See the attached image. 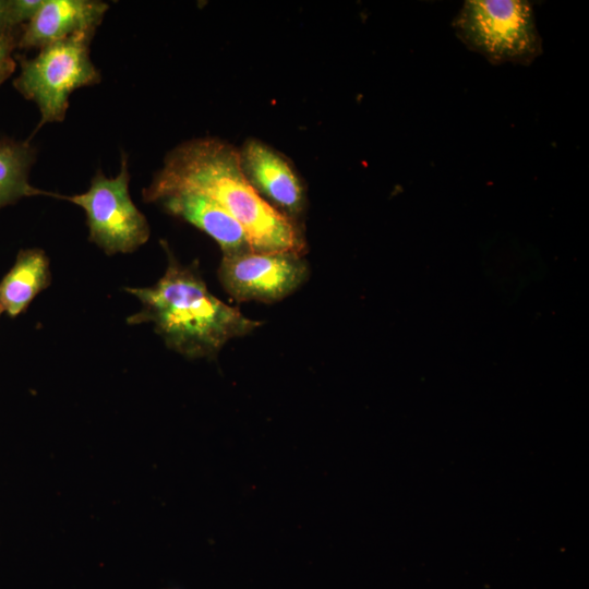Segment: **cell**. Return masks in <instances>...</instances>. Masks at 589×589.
<instances>
[{
	"label": "cell",
	"mask_w": 589,
	"mask_h": 589,
	"mask_svg": "<svg viewBox=\"0 0 589 589\" xmlns=\"http://www.w3.org/2000/svg\"><path fill=\"white\" fill-rule=\"evenodd\" d=\"M151 184L200 191L224 207L244 229L255 252L304 253L296 220L265 202L245 179L238 148L217 137H195L168 152Z\"/></svg>",
	"instance_id": "obj_1"
},
{
	"label": "cell",
	"mask_w": 589,
	"mask_h": 589,
	"mask_svg": "<svg viewBox=\"0 0 589 589\" xmlns=\"http://www.w3.org/2000/svg\"><path fill=\"white\" fill-rule=\"evenodd\" d=\"M109 4L100 0H44L34 17L22 26L17 49L44 46L81 32H95Z\"/></svg>",
	"instance_id": "obj_9"
},
{
	"label": "cell",
	"mask_w": 589,
	"mask_h": 589,
	"mask_svg": "<svg viewBox=\"0 0 589 589\" xmlns=\"http://www.w3.org/2000/svg\"><path fill=\"white\" fill-rule=\"evenodd\" d=\"M49 259L41 249L17 253L12 268L0 281V311L14 317L24 312L34 298L49 287Z\"/></svg>",
	"instance_id": "obj_10"
},
{
	"label": "cell",
	"mask_w": 589,
	"mask_h": 589,
	"mask_svg": "<svg viewBox=\"0 0 589 589\" xmlns=\"http://www.w3.org/2000/svg\"><path fill=\"white\" fill-rule=\"evenodd\" d=\"M36 156L37 151L28 140L0 139V209L24 197L44 195L60 199L61 194L31 184L29 173Z\"/></svg>",
	"instance_id": "obj_11"
},
{
	"label": "cell",
	"mask_w": 589,
	"mask_h": 589,
	"mask_svg": "<svg viewBox=\"0 0 589 589\" xmlns=\"http://www.w3.org/2000/svg\"><path fill=\"white\" fill-rule=\"evenodd\" d=\"M241 170L259 195L297 221L306 205L305 188L293 164L273 146L254 137L238 148Z\"/></svg>",
	"instance_id": "obj_7"
},
{
	"label": "cell",
	"mask_w": 589,
	"mask_h": 589,
	"mask_svg": "<svg viewBox=\"0 0 589 589\" xmlns=\"http://www.w3.org/2000/svg\"><path fill=\"white\" fill-rule=\"evenodd\" d=\"M160 244L168 260L163 277L151 287L124 288L141 303L128 324H153L168 348L189 359L214 357L228 340L262 325L213 296L196 263L182 265L165 240Z\"/></svg>",
	"instance_id": "obj_2"
},
{
	"label": "cell",
	"mask_w": 589,
	"mask_h": 589,
	"mask_svg": "<svg viewBox=\"0 0 589 589\" xmlns=\"http://www.w3.org/2000/svg\"><path fill=\"white\" fill-rule=\"evenodd\" d=\"M217 274L236 301L272 303L296 291L308 279L309 266L297 252L248 251L223 255Z\"/></svg>",
	"instance_id": "obj_6"
},
{
	"label": "cell",
	"mask_w": 589,
	"mask_h": 589,
	"mask_svg": "<svg viewBox=\"0 0 589 589\" xmlns=\"http://www.w3.org/2000/svg\"><path fill=\"white\" fill-rule=\"evenodd\" d=\"M94 35L76 33L44 46L33 58H17L21 71L13 87L37 106L40 121L36 130L63 121L70 95L101 82V73L91 58Z\"/></svg>",
	"instance_id": "obj_3"
},
{
	"label": "cell",
	"mask_w": 589,
	"mask_h": 589,
	"mask_svg": "<svg viewBox=\"0 0 589 589\" xmlns=\"http://www.w3.org/2000/svg\"><path fill=\"white\" fill-rule=\"evenodd\" d=\"M0 33L17 35L21 33V28L12 19L10 0H0Z\"/></svg>",
	"instance_id": "obj_14"
},
{
	"label": "cell",
	"mask_w": 589,
	"mask_h": 589,
	"mask_svg": "<svg viewBox=\"0 0 589 589\" xmlns=\"http://www.w3.org/2000/svg\"><path fill=\"white\" fill-rule=\"evenodd\" d=\"M120 161L117 176L108 178L98 169L85 192L60 195L61 200L84 209L88 239L107 255L134 252L151 236L146 217L130 195L131 175L125 152L121 153Z\"/></svg>",
	"instance_id": "obj_5"
},
{
	"label": "cell",
	"mask_w": 589,
	"mask_h": 589,
	"mask_svg": "<svg viewBox=\"0 0 589 589\" xmlns=\"http://www.w3.org/2000/svg\"><path fill=\"white\" fill-rule=\"evenodd\" d=\"M453 27L470 50L493 64L529 65L542 53V40L528 1L467 0Z\"/></svg>",
	"instance_id": "obj_4"
},
{
	"label": "cell",
	"mask_w": 589,
	"mask_h": 589,
	"mask_svg": "<svg viewBox=\"0 0 589 589\" xmlns=\"http://www.w3.org/2000/svg\"><path fill=\"white\" fill-rule=\"evenodd\" d=\"M44 0H10V8L14 24L22 28L40 9Z\"/></svg>",
	"instance_id": "obj_13"
},
{
	"label": "cell",
	"mask_w": 589,
	"mask_h": 589,
	"mask_svg": "<svg viewBox=\"0 0 589 589\" xmlns=\"http://www.w3.org/2000/svg\"><path fill=\"white\" fill-rule=\"evenodd\" d=\"M1 313H2V312L0 311V315H1Z\"/></svg>",
	"instance_id": "obj_15"
},
{
	"label": "cell",
	"mask_w": 589,
	"mask_h": 589,
	"mask_svg": "<svg viewBox=\"0 0 589 589\" xmlns=\"http://www.w3.org/2000/svg\"><path fill=\"white\" fill-rule=\"evenodd\" d=\"M19 37L17 34L0 33V86L16 69L13 51L17 48Z\"/></svg>",
	"instance_id": "obj_12"
},
{
	"label": "cell",
	"mask_w": 589,
	"mask_h": 589,
	"mask_svg": "<svg viewBox=\"0 0 589 589\" xmlns=\"http://www.w3.org/2000/svg\"><path fill=\"white\" fill-rule=\"evenodd\" d=\"M142 199L208 235L218 243L223 255L253 251L243 227L215 200L200 191L149 183L143 188Z\"/></svg>",
	"instance_id": "obj_8"
}]
</instances>
